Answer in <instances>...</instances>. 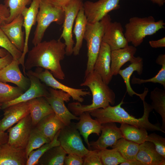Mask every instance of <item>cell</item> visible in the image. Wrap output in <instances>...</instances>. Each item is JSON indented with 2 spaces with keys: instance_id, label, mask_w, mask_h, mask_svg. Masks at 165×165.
<instances>
[{
  "instance_id": "5b68a950",
  "label": "cell",
  "mask_w": 165,
  "mask_h": 165,
  "mask_svg": "<svg viewBox=\"0 0 165 165\" xmlns=\"http://www.w3.org/2000/svg\"><path fill=\"white\" fill-rule=\"evenodd\" d=\"M64 9L55 6L46 0H40L36 18L37 25L32 43L34 46L42 42L45 33L52 22L61 25L64 18Z\"/></svg>"
},
{
  "instance_id": "ab89813d",
  "label": "cell",
  "mask_w": 165,
  "mask_h": 165,
  "mask_svg": "<svg viewBox=\"0 0 165 165\" xmlns=\"http://www.w3.org/2000/svg\"><path fill=\"white\" fill-rule=\"evenodd\" d=\"M146 141L152 143L155 146L157 151L161 155L165 158V138L153 133L148 135Z\"/></svg>"
},
{
  "instance_id": "ac0fdd59",
  "label": "cell",
  "mask_w": 165,
  "mask_h": 165,
  "mask_svg": "<svg viewBox=\"0 0 165 165\" xmlns=\"http://www.w3.org/2000/svg\"><path fill=\"white\" fill-rule=\"evenodd\" d=\"M40 0H32L29 7H26L21 14L23 18V27L24 29L25 45L22 56L19 60L20 64L24 69L25 55L28 52V43L29 37L32 27L36 23L37 16L38 13Z\"/></svg>"
},
{
  "instance_id": "d6a6232c",
  "label": "cell",
  "mask_w": 165,
  "mask_h": 165,
  "mask_svg": "<svg viewBox=\"0 0 165 165\" xmlns=\"http://www.w3.org/2000/svg\"><path fill=\"white\" fill-rule=\"evenodd\" d=\"M60 130L56 134L52 141L44 144L38 148L32 151L29 153L27 159L26 165L38 164L40 158L46 152L53 147L60 145L57 139Z\"/></svg>"
},
{
  "instance_id": "2e32d148",
  "label": "cell",
  "mask_w": 165,
  "mask_h": 165,
  "mask_svg": "<svg viewBox=\"0 0 165 165\" xmlns=\"http://www.w3.org/2000/svg\"><path fill=\"white\" fill-rule=\"evenodd\" d=\"M19 61L13 60L8 65L0 70V81L11 82L16 85L24 91L30 86L29 78L24 75L21 72Z\"/></svg>"
},
{
  "instance_id": "52a82bcc",
  "label": "cell",
  "mask_w": 165,
  "mask_h": 165,
  "mask_svg": "<svg viewBox=\"0 0 165 165\" xmlns=\"http://www.w3.org/2000/svg\"><path fill=\"white\" fill-rule=\"evenodd\" d=\"M80 135L75 123L65 125L60 130L57 139L67 154H75L83 157L89 152Z\"/></svg>"
},
{
  "instance_id": "bcb514c9",
  "label": "cell",
  "mask_w": 165,
  "mask_h": 165,
  "mask_svg": "<svg viewBox=\"0 0 165 165\" xmlns=\"http://www.w3.org/2000/svg\"><path fill=\"white\" fill-rule=\"evenodd\" d=\"M53 5L60 8H64L71 0H46Z\"/></svg>"
},
{
  "instance_id": "f35d334b",
  "label": "cell",
  "mask_w": 165,
  "mask_h": 165,
  "mask_svg": "<svg viewBox=\"0 0 165 165\" xmlns=\"http://www.w3.org/2000/svg\"><path fill=\"white\" fill-rule=\"evenodd\" d=\"M162 67L157 74L154 77L147 79L136 78L134 75L131 80L133 84H141L148 82L158 83L162 85L165 88V63L161 65Z\"/></svg>"
},
{
  "instance_id": "4dcf8cb0",
  "label": "cell",
  "mask_w": 165,
  "mask_h": 165,
  "mask_svg": "<svg viewBox=\"0 0 165 165\" xmlns=\"http://www.w3.org/2000/svg\"><path fill=\"white\" fill-rule=\"evenodd\" d=\"M139 145L122 138L112 147L116 149L126 160L136 159Z\"/></svg>"
},
{
  "instance_id": "4316f807",
  "label": "cell",
  "mask_w": 165,
  "mask_h": 165,
  "mask_svg": "<svg viewBox=\"0 0 165 165\" xmlns=\"http://www.w3.org/2000/svg\"><path fill=\"white\" fill-rule=\"evenodd\" d=\"M30 115L32 125L35 127L44 117L54 111L45 97H40L29 101Z\"/></svg>"
},
{
  "instance_id": "8992f818",
  "label": "cell",
  "mask_w": 165,
  "mask_h": 165,
  "mask_svg": "<svg viewBox=\"0 0 165 165\" xmlns=\"http://www.w3.org/2000/svg\"><path fill=\"white\" fill-rule=\"evenodd\" d=\"M104 31V24L102 19L95 23L88 22L84 39L86 42L87 61L85 76L94 71V63L98 55Z\"/></svg>"
},
{
  "instance_id": "7a4b0ae2",
  "label": "cell",
  "mask_w": 165,
  "mask_h": 165,
  "mask_svg": "<svg viewBox=\"0 0 165 165\" xmlns=\"http://www.w3.org/2000/svg\"><path fill=\"white\" fill-rule=\"evenodd\" d=\"M80 86L89 88L92 95V102L88 105H82L78 101L69 103L68 108L75 116H79L83 112L105 108L110 104L112 105L115 104L114 92L95 71L85 76L84 80Z\"/></svg>"
},
{
  "instance_id": "b9f144b4",
  "label": "cell",
  "mask_w": 165,
  "mask_h": 165,
  "mask_svg": "<svg viewBox=\"0 0 165 165\" xmlns=\"http://www.w3.org/2000/svg\"><path fill=\"white\" fill-rule=\"evenodd\" d=\"M66 156L64 161L65 165H82L83 159L82 157L78 155L73 154H68Z\"/></svg>"
},
{
  "instance_id": "7c38bea8",
  "label": "cell",
  "mask_w": 165,
  "mask_h": 165,
  "mask_svg": "<svg viewBox=\"0 0 165 165\" xmlns=\"http://www.w3.org/2000/svg\"><path fill=\"white\" fill-rule=\"evenodd\" d=\"M120 0H98L83 2V8L88 22H99L110 12L120 8Z\"/></svg>"
},
{
  "instance_id": "3957f363",
  "label": "cell",
  "mask_w": 165,
  "mask_h": 165,
  "mask_svg": "<svg viewBox=\"0 0 165 165\" xmlns=\"http://www.w3.org/2000/svg\"><path fill=\"white\" fill-rule=\"evenodd\" d=\"M143 101L144 113L140 118H136L129 114L121 105L123 103V100L118 105L111 106L110 105L105 108L97 109L89 112L90 115L101 124L110 122L125 123L135 126L148 131H158L165 133L157 124L151 123L148 118L153 109L150 105Z\"/></svg>"
},
{
  "instance_id": "5bb4252c",
  "label": "cell",
  "mask_w": 165,
  "mask_h": 165,
  "mask_svg": "<svg viewBox=\"0 0 165 165\" xmlns=\"http://www.w3.org/2000/svg\"><path fill=\"white\" fill-rule=\"evenodd\" d=\"M29 78L30 85L25 92L16 98L11 101L2 103L1 108L4 109L13 105L28 101L34 98L40 97H46L49 94V91L36 77L26 73Z\"/></svg>"
},
{
  "instance_id": "681fc988",
  "label": "cell",
  "mask_w": 165,
  "mask_h": 165,
  "mask_svg": "<svg viewBox=\"0 0 165 165\" xmlns=\"http://www.w3.org/2000/svg\"><path fill=\"white\" fill-rule=\"evenodd\" d=\"M156 63L160 65L165 63V54H161L159 55L156 59Z\"/></svg>"
},
{
  "instance_id": "6da1fadb",
  "label": "cell",
  "mask_w": 165,
  "mask_h": 165,
  "mask_svg": "<svg viewBox=\"0 0 165 165\" xmlns=\"http://www.w3.org/2000/svg\"><path fill=\"white\" fill-rule=\"evenodd\" d=\"M66 46L60 39L45 41L37 44L28 52L24 63L25 70L35 67L49 71L57 79L63 80L65 75L61 64L66 55Z\"/></svg>"
},
{
  "instance_id": "e0dca14e",
  "label": "cell",
  "mask_w": 165,
  "mask_h": 165,
  "mask_svg": "<svg viewBox=\"0 0 165 165\" xmlns=\"http://www.w3.org/2000/svg\"><path fill=\"white\" fill-rule=\"evenodd\" d=\"M101 130V134L98 139L96 141L89 143L91 147L94 149L100 150L112 147L118 140L123 137L119 128L117 126L115 123L102 124Z\"/></svg>"
},
{
  "instance_id": "1f68e13d",
  "label": "cell",
  "mask_w": 165,
  "mask_h": 165,
  "mask_svg": "<svg viewBox=\"0 0 165 165\" xmlns=\"http://www.w3.org/2000/svg\"><path fill=\"white\" fill-rule=\"evenodd\" d=\"M152 102L151 105L153 109L159 114L162 119L161 129L165 130V90L156 87L150 93Z\"/></svg>"
},
{
  "instance_id": "d4e9b609",
  "label": "cell",
  "mask_w": 165,
  "mask_h": 165,
  "mask_svg": "<svg viewBox=\"0 0 165 165\" xmlns=\"http://www.w3.org/2000/svg\"><path fill=\"white\" fill-rule=\"evenodd\" d=\"M137 50L136 47L128 45L111 51V69L113 76L117 75L121 67L133 59Z\"/></svg>"
},
{
  "instance_id": "277c9868",
  "label": "cell",
  "mask_w": 165,
  "mask_h": 165,
  "mask_svg": "<svg viewBox=\"0 0 165 165\" xmlns=\"http://www.w3.org/2000/svg\"><path fill=\"white\" fill-rule=\"evenodd\" d=\"M165 25L163 20L156 21L151 16L144 17L134 16L130 18L125 24L124 35L128 42L136 47L142 43L146 36L165 28Z\"/></svg>"
},
{
  "instance_id": "ee69618b",
  "label": "cell",
  "mask_w": 165,
  "mask_h": 165,
  "mask_svg": "<svg viewBox=\"0 0 165 165\" xmlns=\"http://www.w3.org/2000/svg\"><path fill=\"white\" fill-rule=\"evenodd\" d=\"M13 60L12 56L9 53L6 56L0 57V70L9 64Z\"/></svg>"
},
{
  "instance_id": "836d02e7",
  "label": "cell",
  "mask_w": 165,
  "mask_h": 165,
  "mask_svg": "<svg viewBox=\"0 0 165 165\" xmlns=\"http://www.w3.org/2000/svg\"><path fill=\"white\" fill-rule=\"evenodd\" d=\"M97 150L103 165H117L126 161L116 149Z\"/></svg>"
},
{
  "instance_id": "7402d4cb",
  "label": "cell",
  "mask_w": 165,
  "mask_h": 165,
  "mask_svg": "<svg viewBox=\"0 0 165 165\" xmlns=\"http://www.w3.org/2000/svg\"><path fill=\"white\" fill-rule=\"evenodd\" d=\"M25 149L17 148L6 143L0 146V165H26Z\"/></svg>"
},
{
  "instance_id": "d590c367",
  "label": "cell",
  "mask_w": 165,
  "mask_h": 165,
  "mask_svg": "<svg viewBox=\"0 0 165 165\" xmlns=\"http://www.w3.org/2000/svg\"><path fill=\"white\" fill-rule=\"evenodd\" d=\"M24 91L18 86H13L0 81V102L13 100L22 94Z\"/></svg>"
},
{
  "instance_id": "8d00e7d4",
  "label": "cell",
  "mask_w": 165,
  "mask_h": 165,
  "mask_svg": "<svg viewBox=\"0 0 165 165\" xmlns=\"http://www.w3.org/2000/svg\"><path fill=\"white\" fill-rule=\"evenodd\" d=\"M32 0H4V4L9 10L10 16L6 23L12 21L18 15L21 14L27 6L31 4Z\"/></svg>"
},
{
  "instance_id": "c3c4849f",
  "label": "cell",
  "mask_w": 165,
  "mask_h": 165,
  "mask_svg": "<svg viewBox=\"0 0 165 165\" xmlns=\"http://www.w3.org/2000/svg\"><path fill=\"white\" fill-rule=\"evenodd\" d=\"M119 164L120 165H144L142 163L136 159L126 160Z\"/></svg>"
},
{
  "instance_id": "ffe728a7",
  "label": "cell",
  "mask_w": 165,
  "mask_h": 165,
  "mask_svg": "<svg viewBox=\"0 0 165 165\" xmlns=\"http://www.w3.org/2000/svg\"><path fill=\"white\" fill-rule=\"evenodd\" d=\"M111 52L109 46L102 42L94 67V70L100 75L103 81L108 85L113 77L111 69Z\"/></svg>"
},
{
  "instance_id": "9a60e30c",
  "label": "cell",
  "mask_w": 165,
  "mask_h": 165,
  "mask_svg": "<svg viewBox=\"0 0 165 165\" xmlns=\"http://www.w3.org/2000/svg\"><path fill=\"white\" fill-rule=\"evenodd\" d=\"M30 113L29 101L15 104L5 109L4 117L0 120V131L5 132Z\"/></svg>"
},
{
  "instance_id": "816d5d0a",
  "label": "cell",
  "mask_w": 165,
  "mask_h": 165,
  "mask_svg": "<svg viewBox=\"0 0 165 165\" xmlns=\"http://www.w3.org/2000/svg\"><path fill=\"white\" fill-rule=\"evenodd\" d=\"M8 53L5 49L0 48V57H3L6 56Z\"/></svg>"
},
{
  "instance_id": "8fae6325",
  "label": "cell",
  "mask_w": 165,
  "mask_h": 165,
  "mask_svg": "<svg viewBox=\"0 0 165 165\" xmlns=\"http://www.w3.org/2000/svg\"><path fill=\"white\" fill-rule=\"evenodd\" d=\"M102 19L104 24L102 42L107 44L111 51L128 46V42L125 36L121 24L116 21L112 22L108 14Z\"/></svg>"
},
{
  "instance_id": "f907efd6",
  "label": "cell",
  "mask_w": 165,
  "mask_h": 165,
  "mask_svg": "<svg viewBox=\"0 0 165 165\" xmlns=\"http://www.w3.org/2000/svg\"><path fill=\"white\" fill-rule=\"evenodd\" d=\"M154 3L157 4L160 6H163L165 2V0H149Z\"/></svg>"
},
{
  "instance_id": "f546056e",
  "label": "cell",
  "mask_w": 165,
  "mask_h": 165,
  "mask_svg": "<svg viewBox=\"0 0 165 165\" xmlns=\"http://www.w3.org/2000/svg\"><path fill=\"white\" fill-rule=\"evenodd\" d=\"M123 138L140 144L146 141L147 130L129 124L122 123L119 127Z\"/></svg>"
},
{
  "instance_id": "d6986e66",
  "label": "cell",
  "mask_w": 165,
  "mask_h": 165,
  "mask_svg": "<svg viewBox=\"0 0 165 165\" xmlns=\"http://www.w3.org/2000/svg\"><path fill=\"white\" fill-rule=\"evenodd\" d=\"M23 21V16L20 14L10 22L0 27L12 43L22 53L25 45V32L22 29Z\"/></svg>"
},
{
  "instance_id": "7bdbcfd3",
  "label": "cell",
  "mask_w": 165,
  "mask_h": 165,
  "mask_svg": "<svg viewBox=\"0 0 165 165\" xmlns=\"http://www.w3.org/2000/svg\"><path fill=\"white\" fill-rule=\"evenodd\" d=\"M9 16V9L4 4L0 3V27L6 23Z\"/></svg>"
},
{
  "instance_id": "7dc6e473",
  "label": "cell",
  "mask_w": 165,
  "mask_h": 165,
  "mask_svg": "<svg viewBox=\"0 0 165 165\" xmlns=\"http://www.w3.org/2000/svg\"><path fill=\"white\" fill-rule=\"evenodd\" d=\"M8 134L7 133L0 131V146L8 142Z\"/></svg>"
},
{
  "instance_id": "e575fe53",
  "label": "cell",
  "mask_w": 165,
  "mask_h": 165,
  "mask_svg": "<svg viewBox=\"0 0 165 165\" xmlns=\"http://www.w3.org/2000/svg\"><path fill=\"white\" fill-rule=\"evenodd\" d=\"M51 141L35 128H33L25 149L27 159L29 153L32 151L38 148L45 143Z\"/></svg>"
},
{
  "instance_id": "603a6c76",
  "label": "cell",
  "mask_w": 165,
  "mask_h": 165,
  "mask_svg": "<svg viewBox=\"0 0 165 165\" xmlns=\"http://www.w3.org/2000/svg\"><path fill=\"white\" fill-rule=\"evenodd\" d=\"M136 159L144 165H165V158L157 151L154 144L148 141L139 145Z\"/></svg>"
},
{
  "instance_id": "30bf717a",
  "label": "cell",
  "mask_w": 165,
  "mask_h": 165,
  "mask_svg": "<svg viewBox=\"0 0 165 165\" xmlns=\"http://www.w3.org/2000/svg\"><path fill=\"white\" fill-rule=\"evenodd\" d=\"M49 95L45 97L52 108L54 113L65 125L71 123V121L79 120L65 106V102L70 101L71 96L68 94L60 90L50 88Z\"/></svg>"
},
{
  "instance_id": "f1b7e54d",
  "label": "cell",
  "mask_w": 165,
  "mask_h": 165,
  "mask_svg": "<svg viewBox=\"0 0 165 165\" xmlns=\"http://www.w3.org/2000/svg\"><path fill=\"white\" fill-rule=\"evenodd\" d=\"M67 153L60 145L53 147L46 152L40 158L41 165H63Z\"/></svg>"
},
{
  "instance_id": "74e56055",
  "label": "cell",
  "mask_w": 165,
  "mask_h": 165,
  "mask_svg": "<svg viewBox=\"0 0 165 165\" xmlns=\"http://www.w3.org/2000/svg\"><path fill=\"white\" fill-rule=\"evenodd\" d=\"M0 47L5 49L12 56L13 60L19 61L23 53L19 50L12 43L0 27Z\"/></svg>"
},
{
  "instance_id": "4fadbf2b",
  "label": "cell",
  "mask_w": 165,
  "mask_h": 165,
  "mask_svg": "<svg viewBox=\"0 0 165 165\" xmlns=\"http://www.w3.org/2000/svg\"><path fill=\"white\" fill-rule=\"evenodd\" d=\"M33 127L30 114L14 127L9 128L8 143L17 148L25 149Z\"/></svg>"
},
{
  "instance_id": "484cf974",
  "label": "cell",
  "mask_w": 165,
  "mask_h": 165,
  "mask_svg": "<svg viewBox=\"0 0 165 165\" xmlns=\"http://www.w3.org/2000/svg\"><path fill=\"white\" fill-rule=\"evenodd\" d=\"M65 125L54 113L49 114L42 118L35 128L45 137L52 141L56 134Z\"/></svg>"
},
{
  "instance_id": "60d3db41",
  "label": "cell",
  "mask_w": 165,
  "mask_h": 165,
  "mask_svg": "<svg viewBox=\"0 0 165 165\" xmlns=\"http://www.w3.org/2000/svg\"><path fill=\"white\" fill-rule=\"evenodd\" d=\"M82 158L83 165H103L97 150H89Z\"/></svg>"
},
{
  "instance_id": "44dd1931",
  "label": "cell",
  "mask_w": 165,
  "mask_h": 165,
  "mask_svg": "<svg viewBox=\"0 0 165 165\" xmlns=\"http://www.w3.org/2000/svg\"><path fill=\"white\" fill-rule=\"evenodd\" d=\"M130 62V64L127 67L123 69H120L118 74L122 77L124 80L128 94L132 97L134 95L138 96L143 101L145 100V97L148 93V89L145 88L144 91L142 94L137 93L131 88L130 82V78L134 72H137L139 75L142 73L143 66V59L139 56L134 57Z\"/></svg>"
},
{
  "instance_id": "f5cc1de1",
  "label": "cell",
  "mask_w": 165,
  "mask_h": 165,
  "mask_svg": "<svg viewBox=\"0 0 165 165\" xmlns=\"http://www.w3.org/2000/svg\"><path fill=\"white\" fill-rule=\"evenodd\" d=\"M2 105V103L0 102V110L1 108Z\"/></svg>"
},
{
  "instance_id": "9c48e42d",
  "label": "cell",
  "mask_w": 165,
  "mask_h": 165,
  "mask_svg": "<svg viewBox=\"0 0 165 165\" xmlns=\"http://www.w3.org/2000/svg\"><path fill=\"white\" fill-rule=\"evenodd\" d=\"M27 74L34 76L46 86L52 88L61 90L71 96L74 100L80 103L84 101L83 97L90 95V91L85 89H76L64 85L57 81L48 70L40 67H37L34 71L29 70Z\"/></svg>"
},
{
  "instance_id": "83f0119b",
  "label": "cell",
  "mask_w": 165,
  "mask_h": 165,
  "mask_svg": "<svg viewBox=\"0 0 165 165\" xmlns=\"http://www.w3.org/2000/svg\"><path fill=\"white\" fill-rule=\"evenodd\" d=\"M73 31L76 39V43L73 48V54L78 55L82 47L84 34L88 21L85 15L83 7L79 10L75 20Z\"/></svg>"
},
{
  "instance_id": "ba28073f",
  "label": "cell",
  "mask_w": 165,
  "mask_h": 165,
  "mask_svg": "<svg viewBox=\"0 0 165 165\" xmlns=\"http://www.w3.org/2000/svg\"><path fill=\"white\" fill-rule=\"evenodd\" d=\"M83 4L82 0H71L63 8L65 16L60 38H63L64 41L66 55L68 56L73 54L75 44L72 34L73 25Z\"/></svg>"
},
{
  "instance_id": "f6af8a7d",
  "label": "cell",
  "mask_w": 165,
  "mask_h": 165,
  "mask_svg": "<svg viewBox=\"0 0 165 165\" xmlns=\"http://www.w3.org/2000/svg\"><path fill=\"white\" fill-rule=\"evenodd\" d=\"M150 46L153 48H162L165 47V37L156 40H151L149 42Z\"/></svg>"
},
{
  "instance_id": "cb8c5ba5",
  "label": "cell",
  "mask_w": 165,
  "mask_h": 165,
  "mask_svg": "<svg viewBox=\"0 0 165 165\" xmlns=\"http://www.w3.org/2000/svg\"><path fill=\"white\" fill-rule=\"evenodd\" d=\"M79 116V121L75 123V127L82 136L88 148L91 149L89 136L92 133L99 136L101 132V124L96 119H92L89 112H83Z\"/></svg>"
}]
</instances>
